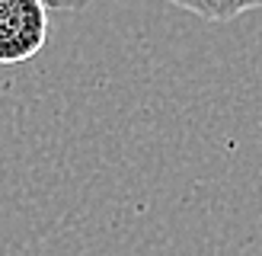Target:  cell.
<instances>
[{
	"mask_svg": "<svg viewBox=\"0 0 262 256\" xmlns=\"http://www.w3.org/2000/svg\"><path fill=\"white\" fill-rule=\"evenodd\" d=\"M45 7H55V10H64V13H77V10H83L90 7V0H42Z\"/></svg>",
	"mask_w": 262,
	"mask_h": 256,
	"instance_id": "3",
	"label": "cell"
},
{
	"mask_svg": "<svg viewBox=\"0 0 262 256\" xmlns=\"http://www.w3.org/2000/svg\"><path fill=\"white\" fill-rule=\"evenodd\" d=\"M166 4H173L186 13H195V16H202L208 23H230L250 10H259L262 0H166Z\"/></svg>",
	"mask_w": 262,
	"mask_h": 256,
	"instance_id": "2",
	"label": "cell"
},
{
	"mask_svg": "<svg viewBox=\"0 0 262 256\" xmlns=\"http://www.w3.org/2000/svg\"><path fill=\"white\" fill-rule=\"evenodd\" d=\"M48 38V7L42 0H0V64H23Z\"/></svg>",
	"mask_w": 262,
	"mask_h": 256,
	"instance_id": "1",
	"label": "cell"
}]
</instances>
